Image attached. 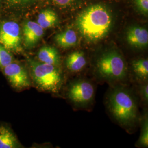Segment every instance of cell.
Instances as JSON below:
<instances>
[{
	"label": "cell",
	"instance_id": "obj_13",
	"mask_svg": "<svg viewBox=\"0 0 148 148\" xmlns=\"http://www.w3.org/2000/svg\"><path fill=\"white\" fill-rule=\"evenodd\" d=\"M36 22L43 29L51 28L58 24V16L52 10H44L38 14Z\"/></svg>",
	"mask_w": 148,
	"mask_h": 148
},
{
	"label": "cell",
	"instance_id": "obj_22",
	"mask_svg": "<svg viewBox=\"0 0 148 148\" xmlns=\"http://www.w3.org/2000/svg\"><path fill=\"white\" fill-rule=\"evenodd\" d=\"M2 1H1V0H0V8H1V7L2 6Z\"/></svg>",
	"mask_w": 148,
	"mask_h": 148
},
{
	"label": "cell",
	"instance_id": "obj_21",
	"mask_svg": "<svg viewBox=\"0 0 148 148\" xmlns=\"http://www.w3.org/2000/svg\"><path fill=\"white\" fill-rule=\"evenodd\" d=\"M142 94L143 95V98L144 100L147 101H148V86L147 84L145 85L143 88H142Z\"/></svg>",
	"mask_w": 148,
	"mask_h": 148
},
{
	"label": "cell",
	"instance_id": "obj_2",
	"mask_svg": "<svg viewBox=\"0 0 148 148\" xmlns=\"http://www.w3.org/2000/svg\"><path fill=\"white\" fill-rule=\"evenodd\" d=\"M28 64L32 79L38 88L54 93L58 92L63 81L58 66L32 58L28 59Z\"/></svg>",
	"mask_w": 148,
	"mask_h": 148
},
{
	"label": "cell",
	"instance_id": "obj_18",
	"mask_svg": "<svg viewBox=\"0 0 148 148\" xmlns=\"http://www.w3.org/2000/svg\"><path fill=\"white\" fill-rule=\"evenodd\" d=\"M138 144L140 146L147 148L148 147V122L147 116H145L142 122L141 133L138 140Z\"/></svg>",
	"mask_w": 148,
	"mask_h": 148
},
{
	"label": "cell",
	"instance_id": "obj_20",
	"mask_svg": "<svg viewBox=\"0 0 148 148\" xmlns=\"http://www.w3.org/2000/svg\"><path fill=\"white\" fill-rule=\"evenodd\" d=\"M75 0H52L53 3L56 5L58 6H66L71 4Z\"/></svg>",
	"mask_w": 148,
	"mask_h": 148
},
{
	"label": "cell",
	"instance_id": "obj_9",
	"mask_svg": "<svg viewBox=\"0 0 148 148\" xmlns=\"http://www.w3.org/2000/svg\"><path fill=\"white\" fill-rule=\"evenodd\" d=\"M126 37L128 43L133 47L142 49L148 46V30L143 27H130L126 32Z\"/></svg>",
	"mask_w": 148,
	"mask_h": 148
},
{
	"label": "cell",
	"instance_id": "obj_19",
	"mask_svg": "<svg viewBox=\"0 0 148 148\" xmlns=\"http://www.w3.org/2000/svg\"><path fill=\"white\" fill-rule=\"evenodd\" d=\"M138 10L145 15L148 13V0H133Z\"/></svg>",
	"mask_w": 148,
	"mask_h": 148
},
{
	"label": "cell",
	"instance_id": "obj_12",
	"mask_svg": "<svg viewBox=\"0 0 148 148\" xmlns=\"http://www.w3.org/2000/svg\"><path fill=\"white\" fill-rule=\"evenodd\" d=\"M87 63L84 53L75 51L70 54L65 60L66 66L69 70L77 72L84 68Z\"/></svg>",
	"mask_w": 148,
	"mask_h": 148
},
{
	"label": "cell",
	"instance_id": "obj_15",
	"mask_svg": "<svg viewBox=\"0 0 148 148\" xmlns=\"http://www.w3.org/2000/svg\"><path fill=\"white\" fill-rule=\"evenodd\" d=\"M132 69L138 77L142 79H147L148 76V59H140L133 61Z\"/></svg>",
	"mask_w": 148,
	"mask_h": 148
},
{
	"label": "cell",
	"instance_id": "obj_8",
	"mask_svg": "<svg viewBox=\"0 0 148 148\" xmlns=\"http://www.w3.org/2000/svg\"><path fill=\"white\" fill-rule=\"evenodd\" d=\"M44 30L37 22L24 21L22 27V42L27 49L34 47L42 38Z\"/></svg>",
	"mask_w": 148,
	"mask_h": 148
},
{
	"label": "cell",
	"instance_id": "obj_5",
	"mask_svg": "<svg viewBox=\"0 0 148 148\" xmlns=\"http://www.w3.org/2000/svg\"><path fill=\"white\" fill-rule=\"evenodd\" d=\"M0 45L12 53L23 52L21 29L16 21L7 20L0 23Z\"/></svg>",
	"mask_w": 148,
	"mask_h": 148
},
{
	"label": "cell",
	"instance_id": "obj_4",
	"mask_svg": "<svg viewBox=\"0 0 148 148\" xmlns=\"http://www.w3.org/2000/svg\"><path fill=\"white\" fill-rule=\"evenodd\" d=\"M96 69L101 77L108 79H121L126 75V65L121 54L116 51L104 53L96 63Z\"/></svg>",
	"mask_w": 148,
	"mask_h": 148
},
{
	"label": "cell",
	"instance_id": "obj_10",
	"mask_svg": "<svg viewBox=\"0 0 148 148\" xmlns=\"http://www.w3.org/2000/svg\"><path fill=\"white\" fill-rule=\"evenodd\" d=\"M37 59L41 63L57 66L60 63V57L58 50L50 46H45L40 49L37 53Z\"/></svg>",
	"mask_w": 148,
	"mask_h": 148
},
{
	"label": "cell",
	"instance_id": "obj_3",
	"mask_svg": "<svg viewBox=\"0 0 148 148\" xmlns=\"http://www.w3.org/2000/svg\"><path fill=\"white\" fill-rule=\"evenodd\" d=\"M109 106L114 116L124 125L132 123L137 117V106L132 96L126 90L117 88L110 95Z\"/></svg>",
	"mask_w": 148,
	"mask_h": 148
},
{
	"label": "cell",
	"instance_id": "obj_1",
	"mask_svg": "<svg viewBox=\"0 0 148 148\" xmlns=\"http://www.w3.org/2000/svg\"><path fill=\"white\" fill-rule=\"evenodd\" d=\"M76 27L87 42H97L109 34L112 25V18L104 5H92L82 11L76 21Z\"/></svg>",
	"mask_w": 148,
	"mask_h": 148
},
{
	"label": "cell",
	"instance_id": "obj_11",
	"mask_svg": "<svg viewBox=\"0 0 148 148\" xmlns=\"http://www.w3.org/2000/svg\"><path fill=\"white\" fill-rule=\"evenodd\" d=\"M54 41L60 47L68 48L77 45L78 37L74 30L69 29L58 33L54 37Z\"/></svg>",
	"mask_w": 148,
	"mask_h": 148
},
{
	"label": "cell",
	"instance_id": "obj_14",
	"mask_svg": "<svg viewBox=\"0 0 148 148\" xmlns=\"http://www.w3.org/2000/svg\"><path fill=\"white\" fill-rule=\"evenodd\" d=\"M16 137L8 127L0 126V148H15L20 147Z\"/></svg>",
	"mask_w": 148,
	"mask_h": 148
},
{
	"label": "cell",
	"instance_id": "obj_6",
	"mask_svg": "<svg viewBox=\"0 0 148 148\" xmlns=\"http://www.w3.org/2000/svg\"><path fill=\"white\" fill-rule=\"evenodd\" d=\"M3 71L14 88L23 90L30 86L31 83L28 73L21 64L12 62L5 67Z\"/></svg>",
	"mask_w": 148,
	"mask_h": 148
},
{
	"label": "cell",
	"instance_id": "obj_17",
	"mask_svg": "<svg viewBox=\"0 0 148 148\" xmlns=\"http://www.w3.org/2000/svg\"><path fill=\"white\" fill-rule=\"evenodd\" d=\"M14 58L12 52L0 45V68L3 69L13 62Z\"/></svg>",
	"mask_w": 148,
	"mask_h": 148
},
{
	"label": "cell",
	"instance_id": "obj_7",
	"mask_svg": "<svg viewBox=\"0 0 148 148\" xmlns=\"http://www.w3.org/2000/svg\"><path fill=\"white\" fill-rule=\"evenodd\" d=\"M95 94L92 85L86 81H79L69 87L68 95L69 99L79 105H86L93 99Z\"/></svg>",
	"mask_w": 148,
	"mask_h": 148
},
{
	"label": "cell",
	"instance_id": "obj_16",
	"mask_svg": "<svg viewBox=\"0 0 148 148\" xmlns=\"http://www.w3.org/2000/svg\"><path fill=\"white\" fill-rule=\"evenodd\" d=\"M34 0H1L2 5L11 11H18L27 6Z\"/></svg>",
	"mask_w": 148,
	"mask_h": 148
}]
</instances>
